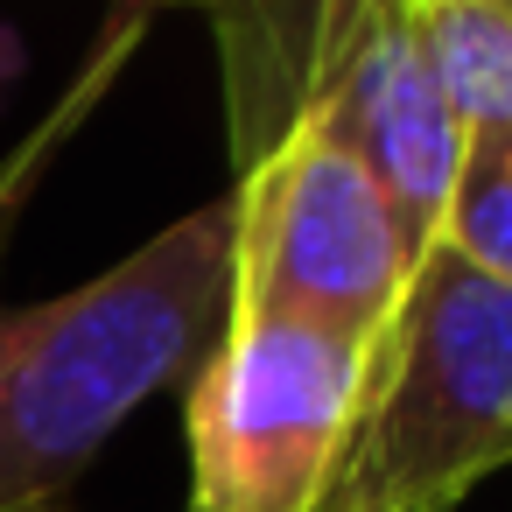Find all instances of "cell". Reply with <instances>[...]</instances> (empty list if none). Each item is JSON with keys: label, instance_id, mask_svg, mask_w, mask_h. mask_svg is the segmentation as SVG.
<instances>
[{"label": "cell", "instance_id": "cell-8", "mask_svg": "<svg viewBox=\"0 0 512 512\" xmlns=\"http://www.w3.org/2000/svg\"><path fill=\"white\" fill-rule=\"evenodd\" d=\"M442 246L512 288V127L463 134V162L442 211Z\"/></svg>", "mask_w": 512, "mask_h": 512}, {"label": "cell", "instance_id": "cell-6", "mask_svg": "<svg viewBox=\"0 0 512 512\" xmlns=\"http://www.w3.org/2000/svg\"><path fill=\"white\" fill-rule=\"evenodd\" d=\"M365 8L372 0H211L232 169H253L274 141L295 134Z\"/></svg>", "mask_w": 512, "mask_h": 512}, {"label": "cell", "instance_id": "cell-5", "mask_svg": "<svg viewBox=\"0 0 512 512\" xmlns=\"http://www.w3.org/2000/svg\"><path fill=\"white\" fill-rule=\"evenodd\" d=\"M295 127H316L344 162L365 169V183L386 197L414 253L442 239L449 183L463 162V127L421 57L407 0H372L337 71L323 78V92L309 99Z\"/></svg>", "mask_w": 512, "mask_h": 512}, {"label": "cell", "instance_id": "cell-3", "mask_svg": "<svg viewBox=\"0 0 512 512\" xmlns=\"http://www.w3.org/2000/svg\"><path fill=\"white\" fill-rule=\"evenodd\" d=\"M372 358L316 323L225 309L190 386V512H316Z\"/></svg>", "mask_w": 512, "mask_h": 512}, {"label": "cell", "instance_id": "cell-4", "mask_svg": "<svg viewBox=\"0 0 512 512\" xmlns=\"http://www.w3.org/2000/svg\"><path fill=\"white\" fill-rule=\"evenodd\" d=\"M414 246L386 197L316 127L274 141L232 190V302L239 316H288L379 351Z\"/></svg>", "mask_w": 512, "mask_h": 512}, {"label": "cell", "instance_id": "cell-10", "mask_svg": "<svg viewBox=\"0 0 512 512\" xmlns=\"http://www.w3.org/2000/svg\"><path fill=\"white\" fill-rule=\"evenodd\" d=\"M498 8H512V0H498Z\"/></svg>", "mask_w": 512, "mask_h": 512}, {"label": "cell", "instance_id": "cell-1", "mask_svg": "<svg viewBox=\"0 0 512 512\" xmlns=\"http://www.w3.org/2000/svg\"><path fill=\"white\" fill-rule=\"evenodd\" d=\"M141 15H113L57 106L0 155V253L15 246L57 155L127 71ZM232 302V197L183 211L141 253L50 302H0V512H36L71 491L120 421L155 400L225 323Z\"/></svg>", "mask_w": 512, "mask_h": 512}, {"label": "cell", "instance_id": "cell-9", "mask_svg": "<svg viewBox=\"0 0 512 512\" xmlns=\"http://www.w3.org/2000/svg\"><path fill=\"white\" fill-rule=\"evenodd\" d=\"M36 512H57V505H36Z\"/></svg>", "mask_w": 512, "mask_h": 512}, {"label": "cell", "instance_id": "cell-7", "mask_svg": "<svg viewBox=\"0 0 512 512\" xmlns=\"http://www.w3.org/2000/svg\"><path fill=\"white\" fill-rule=\"evenodd\" d=\"M421 57L463 134L512 127V8L498 0H407Z\"/></svg>", "mask_w": 512, "mask_h": 512}, {"label": "cell", "instance_id": "cell-11", "mask_svg": "<svg viewBox=\"0 0 512 512\" xmlns=\"http://www.w3.org/2000/svg\"><path fill=\"white\" fill-rule=\"evenodd\" d=\"M204 8H211V0H204Z\"/></svg>", "mask_w": 512, "mask_h": 512}, {"label": "cell", "instance_id": "cell-2", "mask_svg": "<svg viewBox=\"0 0 512 512\" xmlns=\"http://www.w3.org/2000/svg\"><path fill=\"white\" fill-rule=\"evenodd\" d=\"M512 463V288L428 246L316 512H456Z\"/></svg>", "mask_w": 512, "mask_h": 512}]
</instances>
